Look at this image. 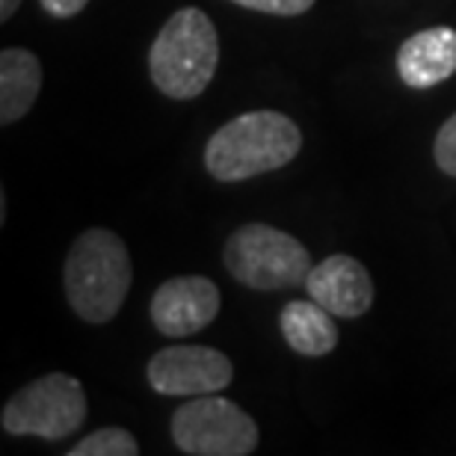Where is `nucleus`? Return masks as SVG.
<instances>
[{
  "label": "nucleus",
  "mask_w": 456,
  "mask_h": 456,
  "mask_svg": "<svg viewBox=\"0 0 456 456\" xmlns=\"http://www.w3.org/2000/svg\"><path fill=\"white\" fill-rule=\"evenodd\" d=\"M131 279V252L110 228H86L71 243L62 281H66L69 305L84 323H110L125 305Z\"/></svg>",
  "instance_id": "nucleus-2"
},
{
  "label": "nucleus",
  "mask_w": 456,
  "mask_h": 456,
  "mask_svg": "<svg viewBox=\"0 0 456 456\" xmlns=\"http://www.w3.org/2000/svg\"><path fill=\"white\" fill-rule=\"evenodd\" d=\"M225 270L252 290L294 288L312 273V252L281 228L249 223L225 240Z\"/></svg>",
  "instance_id": "nucleus-4"
},
{
  "label": "nucleus",
  "mask_w": 456,
  "mask_h": 456,
  "mask_svg": "<svg viewBox=\"0 0 456 456\" xmlns=\"http://www.w3.org/2000/svg\"><path fill=\"white\" fill-rule=\"evenodd\" d=\"M303 149L294 118L276 110H252L225 122L205 145V169L223 184L249 181L288 167Z\"/></svg>",
  "instance_id": "nucleus-1"
},
{
  "label": "nucleus",
  "mask_w": 456,
  "mask_h": 456,
  "mask_svg": "<svg viewBox=\"0 0 456 456\" xmlns=\"http://www.w3.org/2000/svg\"><path fill=\"white\" fill-rule=\"evenodd\" d=\"M39 4L51 18H75L84 12L89 0H39Z\"/></svg>",
  "instance_id": "nucleus-16"
},
{
  "label": "nucleus",
  "mask_w": 456,
  "mask_h": 456,
  "mask_svg": "<svg viewBox=\"0 0 456 456\" xmlns=\"http://www.w3.org/2000/svg\"><path fill=\"white\" fill-rule=\"evenodd\" d=\"M456 71V30L430 27L400 45L397 75L409 89H433Z\"/></svg>",
  "instance_id": "nucleus-10"
},
{
  "label": "nucleus",
  "mask_w": 456,
  "mask_h": 456,
  "mask_svg": "<svg viewBox=\"0 0 456 456\" xmlns=\"http://www.w3.org/2000/svg\"><path fill=\"white\" fill-rule=\"evenodd\" d=\"M332 312H326L314 299H294L281 308L279 314V330L285 335L290 350L299 355H330L338 346V326L332 321Z\"/></svg>",
  "instance_id": "nucleus-11"
},
{
  "label": "nucleus",
  "mask_w": 456,
  "mask_h": 456,
  "mask_svg": "<svg viewBox=\"0 0 456 456\" xmlns=\"http://www.w3.org/2000/svg\"><path fill=\"white\" fill-rule=\"evenodd\" d=\"M42 89V62L27 48L0 53V122L12 125L30 113Z\"/></svg>",
  "instance_id": "nucleus-12"
},
{
  "label": "nucleus",
  "mask_w": 456,
  "mask_h": 456,
  "mask_svg": "<svg viewBox=\"0 0 456 456\" xmlns=\"http://www.w3.org/2000/svg\"><path fill=\"white\" fill-rule=\"evenodd\" d=\"M232 4L267 15H303L314 6V0H232Z\"/></svg>",
  "instance_id": "nucleus-15"
},
{
  "label": "nucleus",
  "mask_w": 456,
  "mask_h": 456,
  "mask_svg": "<svg viewBox=\"0 0 456 456\" xmlns=\"http://www.w3.org/2000/svg\"><path fill=\"white\" fill-rule=\"evenodd\" d=\"M303 285L314 303H321L326 312L344 317V321L362 317L373 305L370 273L364 270L362 261H355L353 255L344 252L330 255L321 264H314Z\"/></svg>",
  "instance_id": "nucleus-9"
},
{
  "label": "nucleus",
  "mask_w": 456,
  "mask_h": 456,
  "mask_svg": "<svg viewBox=\"0 0 456 456\" xmlns=\"http://www.w3.org/2000/svg\"><path fill=\"white\" fill-rule=\"evenodd\" d=\"M86 421L84 386L69 373H48L6 400L0 424L9 436H39L62 442Z\"/></svg>",
  "instance_id": "nucleus-5"
},
{
  "label": "nucleus",
  "mask_w": 456,
  "mask_h": 456,
  "mask_svg": "<svg viewBox=\"0 0 456 456\" xmlns=\"http://www.w3.org/2000/svg\"><path fill=\"white\" fill-rule=\"evenodd\" d=\"M172 442L190 456H249L258 424L228 397L199 395L172 415Z\"/></svg>",
  "instance_id": "nucleus-6"
},
{
  "label": "nucleus",
  "mask_w": 456,
  "mask_h": 456,
  "mask_svg": "<svg viewBox=\"0 0 456 456\" xmlns=\"http://www.w3.org/2000/svg\"><path fill=\"white\" fill-rule=\"evenodd\" d=\"M140 444L122 427H102V430L89 433L84 442L69 448V456H136Z\"/></svg>",
  "instance_id": "nucleus-13"
},
{
  "label": "nucleus",
  "mask_w": 456,
  "mask_h": 456,
  "mask_svg": "<svg viewBox=\"0 0 456 456\" xmlns=\"http://www.w3.org/2000/svg\"><path fill=\"white\" fill-rule=\"evenodd\" d=\"M149 386L163 397L220 395L234 379L228 355L214 346H167L151 355L145 368Z\"/></svg>",
  "instance_id": "nucleus-7"
},
{
  "label": "nucleus",
  "mask_w": 456,
  "mask_h": 456,
  "mask_svg": "<svg viewBox=\"0 0 456 456\" xmlns=\"http://www.w3.org/2000/svg\"><path fill=\"white\" fill-rule=\"evenodd\" d=\"M18 6H21V0H0V21H9Z\"/></svg>",
  "instance_id": "nucleus-17"
},
{
  "label": "nucleus",
  "mask_w": 456,
  "mask_h": 456,
  "mask_svg": "<svg viewBox=\"0 0 456 456\" xmlns=\"http://www.w3.org/2000/svg\"><path fill=\"white\" fill-rule=\"evenodd\" d=\"M216 66H220V36L211 18L196 6L178 9L160 27L149 51L151 84L167 98L178 102L202 95L216 75Z\"/></svg>",
  "instance_id": "nucleus-3"
},
{
  "label": "nucleus",
  "mask_w": 456,
  "mask_h": 456,
  "mask_svg": "<svg viewBox=\"0 0 456 456\" xmlns=\"http://www.w3.org/2000/svg\"><path fill=\"white\" fill-rule=\"evenodd\" d=\"M154 330L167 338H184L220 314V288L205 276H178L154 290L149 305Z\"/></svg>",
  "instance_id": "nucleus-8"
},
{
  "label": "nucleus",
  "mask_w": 456,
  "mask_h": 456,
  "mask_svg": "<svg viewBox=\"0 0 456 456\" xmlns=\"http://www.w3.org/2000/svg\"><path fill=\"white\" fill-rule=\"evenodd\" d=\"M433 154H436V163H439V169L444 175L456 178V113L439 127V134H436Z\"/></svg>",
  "instance_id": "nucleus-14"
}]
</instances>
